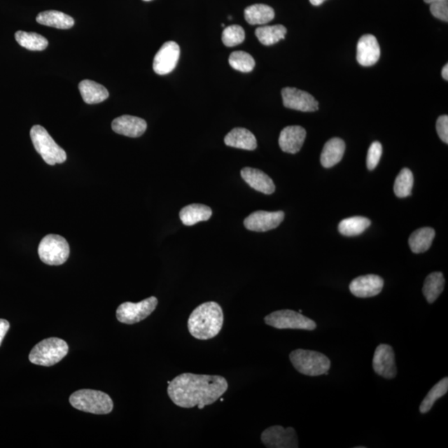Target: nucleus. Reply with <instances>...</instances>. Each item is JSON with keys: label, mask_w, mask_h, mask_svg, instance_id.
Returning <instances> with one entry per match:
<instances>
[{"label": "nucleus", "mask_w": 448, "mask_h": 448, "mask_svg": "<svg viewBox=\"0 0 448 448\" xmlns=\"http://www.w3.org/2000/svg\"><path fill=\"white\" fill-rule=\"evenodd\" d=\"M228 384L225 378L218 375L185 373L170 381L168 396L178 407L200 410L213 405L226 393Z\"/></svg>", "instance_id": "f257e3e1"}, {"label": "nucleus", "mask_w": 448, "mask_h": 448, "mask_svg": "<svg viewBox=\"0 0 448 448\" xmlns=\"http://www.w3.org/2000/svg\"><path fill=\"white\" fill-rule=\"evenodd\" d=\"M223 321L220 304L208 302L201 304L192 311L188 320V329L192 337L207 340L214 338L220 332Z\"/></svg>", "instance_id": "f03ea898"}, {"label": "nucleus", "mask_w": 448, "mask_h": 448, "mask_svg": "<svg viewBox=\"0 0 448 448\" xmlns=\"http://www.w3.org/2000/svg\"><path fill=\"white\" fill-rule=\"evenodd\" d=\"M69 402L75 409L94 414H108L113 410V401L108 394L82 389L74 392L69 398Z\"/></svg>", "instance_id": "7ed1b4c3"}, {"label": "nucleus", "mask_w": 448, "mask_h": 448, "mask_svg": "<svg viewBox=\"0 0 448 448\" xmlns=\"http://www.w3.org/2000/svg\"><path fill=\"white\" fill-rule=\"evenodd\" d=\"M290 360L299 373L307 376L329 374L331 363L329 358L320 352L295 349L290 354Z\"/></svg>", "instance_id": "20e7f679"}, {"label": "nucleus", "mask_w": 448, "mask_h": 448, "mask_svg": "<svg viewBox=\"0 0 448 448\" xmlns=\"http://www.w3.org/2000/svg\"><path fill=\"white\" fill-rule=\"evenodd\" d=\"M69 351V346L64 340L48 338L36 344L29 358L30 362L36 365L49 367L60 362Z\"/></svg>", "instance_id": "39448f33"}, {"label": "nucleus", "mask_w": 448, "mask_h": 448, "mask_svg": "<svg viewBox=\"0 0 448 448\" xmlns=\"http://www.w3.org/2000/svg\"><path fill=\"white\" fill-rule=\"evenodd\" d=\"M30 136L36 151L42 156L48 164L55 165L65 162V150L57 144L46 129L41 125H34L30 131Z\"/></svg>", "instance_id": "423d86ee"}, {"label": "nucleus", "mask_w": 448, "mask_h": 448, "mask_svg": "<svg viewBox=\"0 0 448 448\" xmlns=\"http://www.w3.org/2000/svg\"><path fill=\"white\" fill-rule=\"evenodd\" d=\"M38 255L47 265L60 266L69 258V244L64 237L56 234L45 236L40 241Z\"/></svg>", "instance_id": "0eeeda50"}, {"label": "nucleus", "mask_w": 448, "mask_h": 448, "mask_svg": "<svg viewBox=\"0 0 448 448\" xmlns=\"http://www.w3.org/2000/svg\"><path fill=\"white\" fill-rule=\"evenodd\" d=\"M264 321L267 326L280 330H314L316 328L315 321L302 315V313L291 310H281L269 314L264 318Z\"/></svg>", "instance_id": "6e6552de"}, {"label": "nucleus", "mask_w": 448, "mask_h": 448, "mask_svg": "<svg viewBox=\"0 0 448 448\" xmlns=\"http://www.w3.org/2000/svg\"><path fill=\"white\" fill-rule=\"evenodd\" d=\"M157 306L158 299L155 297L143 300L138 303L124 302L116 310V318L123 324H136L150 316Z\"/></svg>", "instance_id": "1a4fd4ad"}, {"label": "nucleus", "mask_w": 448, "mask_h": 448, "mask_svg": "<svg viewBox=\"0 0 448 448\" xmlns=\"http://www.w3.org/2000/svg\"><path fill=\"white\" fill-rule=\"evenodd\" d=\"M262 442L269 448H298V438L293 428L276 425L268 428L262 433Z\"/></svg>", "instance_id": "9d476101"}, {"label": "nucleus", "mask_w": 448, "mask_h": 448, "mask_svg": "<svg viewBox=\"0 0 448 448\" xmlns=\"http://www.w3.org/2000/svg\"><path fill=\"white\" fill-rule=\"evenodd\" d=\"M181 55V48L173 41L164 43L156 53L153 69L158 75H167L176 69Z\"/></svg>", "instance_id": "9b49d317"}, {"label": "nucleus", "mask_w": 448, "mask_h": 448, "mask_svg": "<svg viewBox=\"0 0 448 448\" xmlns=\"http://www.w3.org/2000/svg\"><path fill=\"white\" fill-rule=\"evenodd\" d=\"M282 100L286 108L303 112L318 110L319 104L311 94L298 88H286L281 91Z\"/></svg>", "instance_id": "f8f14e48"}, {"label": "nucleus", "mask_w": 448, "mask_h": 448, "mask_svg": "<svg viewBox=\"0 0 448 448\" xmlns=\"http://www.w3.org/2000/svg\"><path fill=\"white\" fill-rule=\"evenodd\" d=\"M285 214L282 211H259L251 214L244 220L246 230L253 232H267L274 230L284 220Z\"/></svg>", "instance_id": "ddd939ff"}, {"label": "nucleus", "mask_w": 448, "mask_h": 448, "mask_svg": "<svg viewBox=\"0 0 448 448\" xmlns=\"http://www.w3.org/2000/svg\"><path fill=\"white\" fill-rule=\"evenodd\" d=\"M375 373L388 379L396 378L397 368L393 349L388 344H381L376 348L373 358Z\"/></svg>", "instance_id": "4468645a"}, {"label": "nucleus", "mask_w": 448, "mask_h": 448, "mask_svg": "<svg viewBox=\"0 0 448 448\" xmlns=\"http://www.w3.org/2000/svg\"><path fill=\"white\" fill-rule=\"evenodd\" d=\"M384 281L382 277L370 274L356 277L349 284V290L356 298H368L379 295L382 291Z\"/></svg>", "instance_id": "2eb2a0df"}, {"label": "nucleus", "mask_w": 448, "mask_h": 448, "mask_svg": "<svg viewBox=\"0 0 448 448\" xmlns=\"http://www.w3.org/2000/svg\"><path fill=\"white\" fill-rule=\"evenodd\" d=\"M380 57V47L374 35L362 36L357 44V61L364 66H373Z\"/></svg>", "instance_id": "dca6fc26"}, {"label": "nucleus", "mask_w": 448, "mask_h": 448, "mask_svg": "<svg viewBox=\"0 0 448 448\" xmlns=\"http://www.w3.org/2000/svg\"><path fill=\"white\" fill-rule=\"evenodd\" d=\"M111 128L115 133L122 136L136 138L146 132L147 123L145 120L136 116L125 115L115 118L112 122Z\"/></svg>", "instance_id": "f3484780"}, {"label": "nucleus", "mask_w": 448, "mask_h": 448, "mask_svg": "<svg viewBox=\"0 0 448 448\" xmlns=\"http://www.w3.org/2000/svg\"><path fill=\"white\" fill-rule=\"evenodd\" d=\"M306 136V130L299 125H290L284 128L279 136L281 150L289 154L298 153L301 150Z\"/></svg>", "instance_id": "a211bd4d"}, {"label": "nucleus", "mask_w": 448, "mask_h": 448, "mask_svg": "<svg viewBox=\"0 0 448 448\" xmlns=\"http://www.w3.org/2000/svg\"><path fill=\"white\" fill-rule=\"evenodd\" d=\"M241 176L255 190L265 195H272L275 191L276 188L272 179L260 169L244 168L241 169Z\"/></svg>", "instance_id": "6ab92c4d"}, {"label": "nucleus", "mask_w": 448, "mask_h": 448, "mask_svg": "<svg viewBox=\"0 0 448 448\" xmlns=\"http://www.w3.org/2000/svg\"><path fill=\"white\" fill-rule=\"evenodd\" d=\"M346 151V143L342 139L332 138L327 141L321 152V163L325 168H331L342 160Z\"/></svg>", "instance_id": "aec40b11"}, {"label": "nucleus", "mask_w": 448, "mask_h": 448, "mask_svg": "<svg viewBox=\"0 0 448 448\" xmlns=\"http://www.w3.org/2000/svg\"><path fill=\"white\" fill-rule=\"evenodd\" d=\"M227 146L246 150H254L258 146L256 137L245 128H234L224 138Z\"/></svg>", "instance_id": "412c9836"}, {"label": "nucleus", "mask_w": 448, "mask_h": 448, "mask_svg": "<svg viewBox=\"0 0 448 448\" xmlns=\"http://www.w3.org/2000/svg\"><path fill=\"white\" fill-rule=\"evenodd\" d=\"M79 91L87 104H98L109 97L105 87L91 80H83L79 83Z\"/></svg>", "instance_id": "4be33fe9"}, {"label": "nucleus", "mask_w": 448, "mask_h": 448, "mask_svg": "<svg viewBox=\"0 0 448 448\" xmlns=\"http://www.w3.org/2000/svg\"><path fill=\"white\" fill-rule=\"evenodd\" d=\"M212 209L200 204H192L186 206L179 213L181 220L186 226H192L200 222L207 221L211 218Z\"/></svg>", "instance_id": "5701e85b"}, {"label": "nucleus", "mask_w": 448, "mask_h": 448, "mask_svg": "<svg viewBox=\"0 0 448 448\" xmlns=\"http://www.w3.org/2000/svg\"><path fill=\"white\" fill-rule=\"evenodd\" d=\"M36 21L38 24L52 27V28L59 29H69L74 25V20L66 13L57 11L48 10L38 13Z\"/></svg>", "instance_id": "b1692460"}, {"label": "nucleus", "mask_w": 448, "mask_h": 448, "mask_svg": "<svg viewBox=\"0 0 448 448\" xmlns=\"http://www.w3.org/2000/svg\"><path fill=\"white\" fill-rule=\"evenodd\" d=\"M244 17L251 25H264L274 19L275 12L267 4H253L246 8Z\"/></svg>", "instance_id": "393cba45"}, {"label": "nucleus", "mask_w": 448, "mask_h": 448, "mask_svg": "<svg viewBox=\"0 0 448 448\" xmlns=\"http://www.w3.org/2000/svg\"><path fill=\"white\" fill-rule=\"evenodd\" d=\"M434 237H435V230L432 227H422L416 230L411 234L409 240L412 252L414 253L427 252L432 246Z\"/></svg>", "instance_id": "a878e982"}, {"label": "nucleus", "mask_w": 448, "mask_h": 448, "mask_svg": "<svg viewBox=\"0 0 448 448\" xmlns=\"http://www.w3.org/2000/svg\"><path fill=\"white\" fill-rule=\"evenodd\" d=\"M445 279L442 273L435 272L427 276L424 284L423 293L428 303L432 304L436 301L444 290Z\"/></svg>", "instance_id": "bb28decb"}, {"label": "nucleus", "mask_w": 448, "mask_h": 448, "mask_svg": "<svg viewBox=\"0 0 448 448\" xmlns=\"http://www.w3.org/2000/svg\"><path fill=\"white\" fill-rule=\"evenodd\" d=\"M288 32L284 25L262 26L256 29V34L260 43L265 46H271L285 38Z\"/></svg>", "instance_id": "cd10ccee"}, {"label": "nucleus", "mask_w": 448, "mask_h": 448, "mask_svg": "<svg viewBox=\"0 0 448 448\" xmlns=\"http://www.w3.org/2000/svg\"><path fill=\"white\" fill-rule=\"evenodd\" d=\"M371 221L365 217H351L344 219L339 223L340 234L346 237L360 235L370 226Z\"/></svg>", "instance_id": "c85d7f7f"}, {"label": "nucleus", "mask_w": 448, "mask_h": 448, "mask_svg": "<svg viewBox=\"0 0 448 448\" xmlns=\"http://www.w3.org/2000/svg\"><path fill=\"white\" fill-rule=\"evenodd\" d=\"M15 39L21 47L30 51H43L47 48L48 41L43 36L36 33H28L24 31H18Z\"/></svg>", "instance_id": "c756f323"}, {"label": "nucleus", "mask_w": 448, "mask_h": 448, "mask_svg": "<svg viewBox=\"0 0 448 448\" xmlns=\"http://www.w3.org/2000/svg\"><path fill=\"white\" fill-rule=\"evenodd\" d=\"M414 187V174L407 168L402 169L394 182V194L398 198H406L412 195Z\"/></svg>", "instance_id": "7c9ffc66"}, {"label": "nucleus", "mask_w": 448, "mask_h": 448, "mask_svg": "<svg viewBox=\"0 0 448 448\" xmlns=\"http://www.w3.org/2000/svg\"><path fill=\"white\" fill-rule=\"evenodd\" d=\"M448 391V379L447 377L442 379L441 381L434 385L431 391L428 392L427 396L424 398L422 403H421L419 410L421 414H427L434 405L438 398L444 396Z\"/></svg>", "instance_id": "2f4dec72"}, {"label": "nucleus", "mask_w": 448, "mask_h": 448, "mask_svg": "<svg viewBox=\"0 0 448 448\" xmlns=\"http://www.w3.org/2000/svg\"><path fill=\"white\" fill-rule=\"evenodd\" d=\"M230 65L232 69L241 71V73H250L255 66V60L249 53L244 51H237L231 53L230 57Z\"/></svg>", "instance_id": "473e14b6"}, {"label": "nucleus", "mask_w": 448, "mask_h": 448, "mask_svg": "<svg viewBox=\"0 0 448 448\" xmlns=\"http://www.w3.org/2000/svg\"><path fill=\"white\" fill-rule=\"evenodd\" d=\"M222 40L225 46L235 47L244 41V29L239 25L228 26L223 31Z\"/></svg>", "instance_id": "72a5a7b5"}, {"label": "nucleus", "mask_w": 448, "mask_h": 448, "mask_svg": "<svg viewBox=\"0 0 448 448\" xmlns=\"http://www.w3.org/2000/svg\"><path fill=\"white\" fill-rule=\"evenodd\" d=\"M382 153V145H381L379 141L372 143L368 150V154H367V168L370 170H373L377 167Z\"/></svg>", "instance_id": "f704fd0d"}, {"label": "nucleus", "mask_w": 448, "mask_h": 448, "mask_svg": "<svg viewBox=\"0 0 448 448\" xmlns=\"http://www.w3.org/2000/svg\"><path fill=\"white\" fill-rule=\"evenodd\" d=\"M430 12L437 19L448 21V3L447 1L435 2L430 6Z\"/></svg>", "instance_id": "c9c22d12"}, {"label": "nucleus", "mask_w": 448, "mask_h": 448, "mask_svg": "<svg viewBox=\"0 0 448 448\" xmlns=\"http://www.w3.org/2000/svg\"><path fill=\"white\" fill-rule=\"evenodd\" d=\"M436 129L438 136L447 144L448 143V116L441 115L437 120Z\"/></svg>", "instance_id": "e433bc0d"}, {"label": "nucleus", "mask_w": 448, "mask_h": 448, "mask_svg": "<svg viewBox=\"0 0 448 448\" xmlns=\"http://www.w3.org/2000/svg\"><path fill=\"white\" fill-rule=\"evenodd\" d=\"M10 328V322L6 320L0 319V346H1L4 336H6Z\"/></svg>", "instance_id": "4c0bfd02"}, {"label": "nucleus", "mask_w": 448, "mask_h": 448, "mask_svg": "<svg viewBox=\"0 0 448 448\" xmlns=\"http://www.w3.org/2000/svg\"><path fill=\"white\" fill-rule=\"evenodd\" d=\"M442 76L443 79L446 80H448V64H446L444 66H443V69L442 70Z\"/></svg>", "instance_id": "58836bf2"}, {"label": "nucleus", "mask_w": 448, "mask_h": 448, "mask_svg": "<svg viewBox=\"0 0 448 448\" xmlns=\"http://www.w3.org/2000/svg\"><path fill=\"white\" fill-rule=\"evenodd\" d=\"M326 0H310L311 4L314 6H319L321 4H323Z\"/></svg>", "instance_id": "ea45409f"}, {"label": "nucleus", "mask_w": 448, "mask_h": 448, "mask_svg": "<svg viewBox=\"0 0 448 448\" xmlns=\"http://www.w3.org/2000/svg\"><path fill=\"white\" fill-rule=\"evenodd\" d=\"M441 1H447V0H424L425 3L430 4L433 3L441 2Z\"/></svg>", "instance_id": "a19ab883"}, {"label": "nucleus", "mask_w": 448, "mask_h": 448, "mask_svg": "<svg viewBox=\"0 0 448 448\" xmlns=\"http://www.w3.org/2000/svg\"><path fill=\"white\" fill-rule=\"evenodd\" d=\"M144 1H151V0H144Z\"/></svg>", "instance_id": "79ce46f5"}, {"label": "nucleus", "mask_w": 448, "mask_h": 448, "mask_svg": "<svg viewBox=\"0 0 448 448\" xmlns=\"http://www.w3.org/2000/svg\"><path fill=\"white\" fill-rule=\"evenodd\" d=\"M220 401H221V402H223V398H220Z\"/></svg>", "instance_id": "37998d69"}]
</instances>
